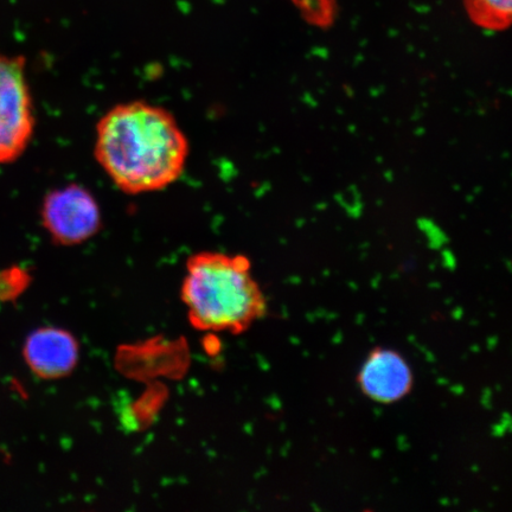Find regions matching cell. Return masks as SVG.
<instances>
[{
	"label": "cell",
	"mask_w": 512,
	"mask_h": 512,
	"mask_svg": "<svg viewBox=\"0 0 512 512\" xmlns=\"http://www.w3.org/2000/svg\"><path fill=\"white\" fill-rule=\"evenodd\" d=\"M190 323L209 332L240 334L265 316L264 292L245 255L201 252L191 255L182 285Z\"/></svg>",
	"instance_id": "7a4b0ae2"
},
{
	"label": "cell",
	"mask_w": 512,
	"mask_h": 512,
	"mask_svg": "<svg viewBox=\"0 0 512 512\" xmlns=\"http://www.w3.org/2000/svg\"><path fill=\"white\" fill-rule=\"evenodd\" d=\"M34 130V105L24 57L0 55V164L21 157Z\"/></svg>",
	"instance_id": "3957f363"
},
{
	"label": "cell",
	"mask_w": 512,
	"mask_h": 512,
	"mask_svg": "<svg viewBox=\"0 0 512 512\" xmlns=\"http://www.w3.org/2000/svg\"><path fill=\"white\" fill-rule=\"evenodd\" d=\"M414 382L413 369L406 357L387 347L371 349L356 375L361 393L380 405H394L406 399Z\"/></svg>",
	"instance_id": "5b68a950"
},
{
	"label": "cell",
	"mask_w": 512,
	"mask_h": 512,
	"mask_svg": "<svg viewBox=\"0 0 512 512\" xmlns=\"http://www.w3.org/2000/svg\"><path fill=\"white\" fill-rule=\"evenodd\" d=\"M41 217L50 238L61 246L81 245L102 227L98 201L91 191L75 183L50 191L44 198Z\"/></svg>",
	"instance_id": "277c9868"
},
{
	"label": "cell",
	"mask_w": 512,
	"mask_h": 512,
	"mask_svg": "<svg viewBox=\"0 0 512 512\" xmlns=\"http://www.w3.org/2000/svg\"><path fill=\"white\" fill-rule=\"evenodd\" d=\"M96 162L127 195L169 188L183 175L190 147L175 115L145 100L115 105L96 125Z\"/></svg>",
	"instance_id": "6da1fadb"
},
{
	"label": "cell",
	"mask_w": 512,
	"mask_h": 512,
	"mask_svg": "<svg viewBox=\"0 0 512 512\" xmlns=\"http://www.w3.org/2000/svg\"><path fill=\"white\" fill-rule=\"evenodd\" d=\"M467 14L479 27L503 30L512 25V0H464Z\"/></svg>",
	"instance_id": "52a82bcc"
},
{
	"label": "cell",
	"mask_w": 512,
	"mask_h": 512,
	"mask_svg": "<svg viewBox=\"0 0 512 512\" xmlns=\"http://www.w3.org/2000/svg\"><path fill=\"white\" fill-rule=\"evenodd\" d=\"M25 360L42 379H60L72 373L79 360V345L69 332L47 328L30 335L24 348Z\"/></svg>",
	"instance_id": "8992f818"
}]
</instances>
